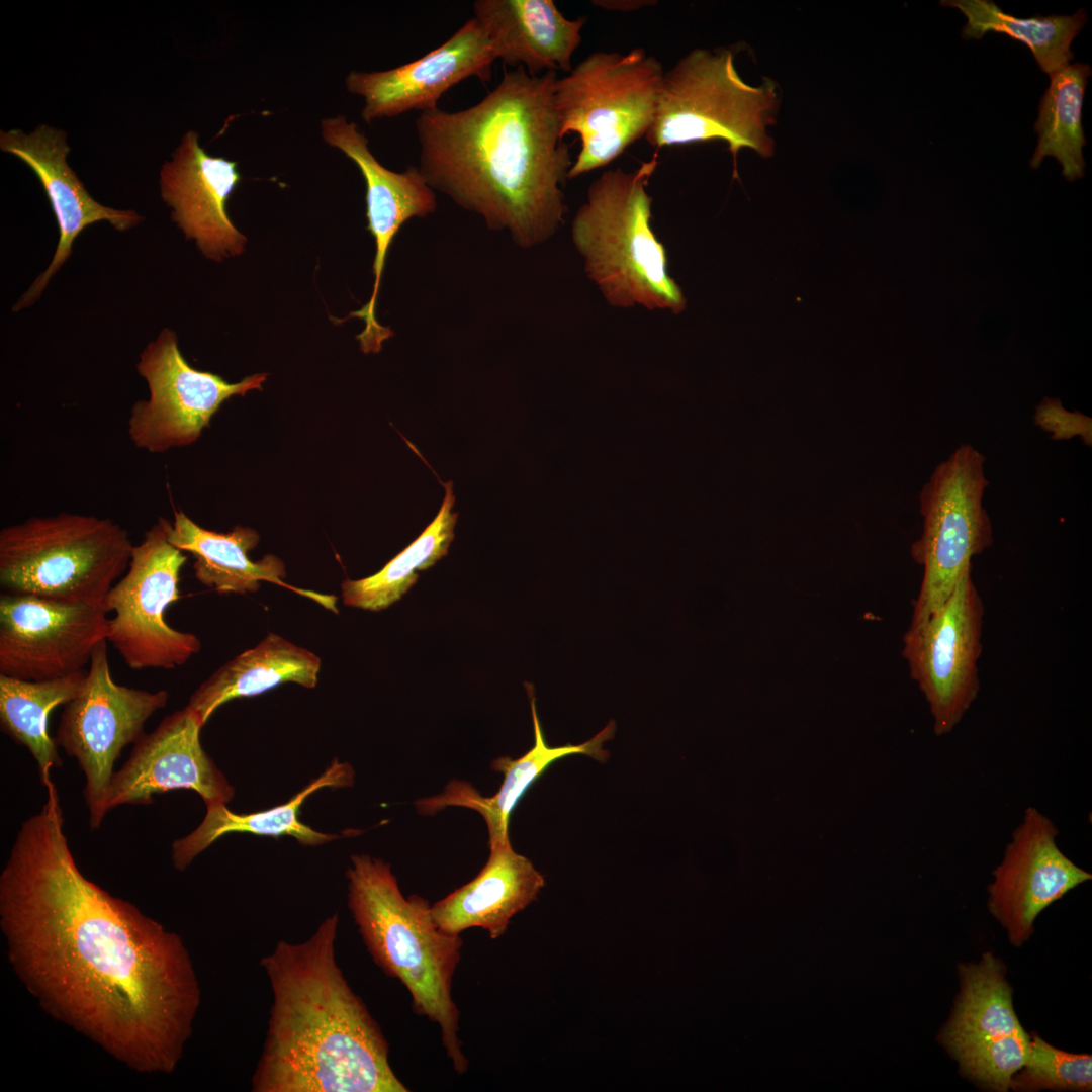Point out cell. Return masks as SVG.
Here are the masks:
<instances>
[{
  "label": "cell",
  "mask_w": 1092,
  "mask_h": 1092,
  "mask_svg": "<svg viewBox=\"0 0 1092 1092\" xmlns=\"http://www.w3.org/2000/svg\"><path fill=\"white\" fill-rule=\"evenodd\" d=\"M0 875L8 959L55 1018L141 1073L170 1074L201 1003L182 938L79 870L55 784Z\"/></svg>",
  "instance_id": "1"
},
{
  "label": "cell",
  "mask_w": 1092,
  "mask_h": 1092,
  "mask_svg": "<svg viewBox=\"0 0 1092 1092\" xmlns=\"http://www.w3.org/2000/svg\"><path fill=\"white\" fill-rule=\"evenodd\" d=\"M557 78L505 70L476 104L437 107L415 122L427 184L526 249L548 241L567 213L562 187L573 162L554 106Z\"/></svg>",
  "instance_id": "2"
},
{
  "label": "cell",
  "mask_w": 1092,
  "mask_h": 1092,
  "mask_svg": "<svg viewBox=\"0 0 1092 1092\" xmlns=\"http://www.w3.org/2000/svg\"><path fill=\"white\" fill-rule=\"evenodd\" d=\"M339 915L260 960L272 993L253 1092H407L389 1046L336 959Z\"/></svg>",
  "instance_id": "3"
},
{
  "label": "cell",
  "mask_w": 1092,
  "mask_h": 1092,
  "mask_svg": "<svg viewBox=\"0 0 1092 1092\" xmlns=\"http://www.w3.org/2000/svg\"><path fill=\"white\" fill-rule=\"evenodd\" d=\"M346 877L348 907L372 960L406 988L417 1014L439 1025L453 1069L466 1072L468 1060L458 1036L460 1013L452 997L461 936L437 927L428 900L405 898L382 859L353 855Z\"/></svg>",
  "instance_id": "4"
},
{
  "label": "cell",
  "mask_w": 1092,
  "mask_h": 1092,
  "mask_svg": "<svg viewBox=\"0 0 1092 1092\" xmlns=\"http://www.w3.org/2000/svg\"><path fill=\"white\" fill-rule=\"evenodd\" d=\"M658 155L627 171H605L589 186L571 225L584 271L614 307L681 313L687 298L668 274L664 246L651 228L648 182Z\"/></svg>",
  "instance_id": "5"
},
{
  "label": "cell",
  "mask_w": 1092,
  "mask_h": 1092,
  "mask_svg": "<svg viewBox=\"0 0 1092 1092\" xmlns=\"http://www.w3.org/2000/svg\"><path fill=\"white\" fill-rule=\"evenodd\" d=\"M133 544L110 518L62 512L0 531L2 593L103 606L127 570Z\"/></svg>",
  "instance_id": "6"
},
{
  "label": "cell",
  "mask_w": 1092,
  "mask_h": 1092,
  "mask_svg": "<svg viewBox=\"0 0 1092 1092\" xmlns=\"http://www.w3.org/2000/svg\"><path fill=\"white\" fill-rule=\"evenodd\" d=\"M778 105L775 85L751 86L739 76L729 50L695 49L664 72L648 144L663 147L722 140L733 159L749 148L763 158L774 152L767 127Z\"/></svg>",
  "instance_id": "7"
},
{
  "label": "cell",
  "mask_w": 1092,
  "mask_h": 1092,
  "mask_svg": "<svg viewBox=\"0 0 1092 1092\" xmlns=\"http://www.w3.org/2000/svg\"><path fill=\"white\" fill-rule=\"evenodd\" d=\"M664 72L654 56L635 48L594 52L557 78L554 106L560 136L576 133L580 141L568 179L609 165L645 136Z\"/></svg>",
  "instance_id": "8"
},
{
  "label": "cell",
  "mask_w": 1092,
  "mask_h": 1092,
  "mask_svg": "<svg viewBox=\"0 0 1092 1092\" xmlns=\"http://www.w3.org/2000/svg\"><path fill=\"white\" fill-rule=\"evenodd\" d=\"M984 463L983 454L962 444L934 468L921 491L923 531L913 556L923 566V577L910 628L939 608L971 571L972 558L992 545V524L983 506L989 484Z\"/></svg>",
  "instance_id": "9"
},
{
  "label": "cell",
  "mask_w": 1092,
  "mask_h": 1092,
  "mask_svg": "<svg viewBox=\"0 0 1092 1092\" xmlns=\"http://www.w3.org/2000/svg\"><path fill=\"white\" fill-rule=\"evenodd\" d=\"M159 517L133 545L128 568L107 593V642L131 669H173L201 648L199 638L172 628L168 607L179 600V575L187 557L167 537Z\"/></svg>",
  "instance_id": "10"
},
{
  "label": "cell",
  "mask_w": 1092,
  "mask_h": 1092,
  "mask_svg": "<svg viewBox=\"0 0 1092 1092\" xmlns=\"http://www.w3.org/2000/svg\"><path fill=\"white\" fill-rule=\"evenodd\" d=\"M165 690L150 692L116 684L111 675L107 640L91 656L80 693L64 705L55 741L75 758L85 776L83 795L91 829L101 826L104 802L115 760L144 734L147 720L167 705Z\"/></svg>",
  "instance_id": "11"
},
{
  "label": "cell",
  "mask_w": 1092,
  "mask_h": 1092,
  "mask_svg": "<svg viewBox=\"0 0 1092 1092\" xmlns=\"http://www.w3.org/2000/svg\"><path fill=\"white\" fill-rule=\"evenodd\" d=\"M984 613L970 571L939 608L905 637L904 655L928 703L938 737L953 731L978 697Z\"/></svg>",
  "instance_id": "12"
},
{
  "label": "cell",
  "mask_w": 1092,
  "mask_h": 1092,
  "mask_svg": "<svg viewBox=\"0 0 1092 1092\" xmlns=\"http://www.w3.org/2000/svg\"><path fill=\"white\" fill-rule=\"evenodd\" d=\"M136 369L148 384L149 397L133 403L127 432L136 448L150 453L192 444L224 400L261 389L266 380L262 373L229 383L192 368L168 328L143 350Z\"/></svg>",
  "instance_id": "13"
},
{
  "label": "cell",
  "mask_w": 1092,
  "mask_h": 1092,
  "mask_svg": "<svg viewBox=\"0 0 1092 1092\" xmlns=\"http://www.w3.org/2000/svg\"><path fill=\"white\" fill-rule=\"evenodd\" d=\"M958 970L960 993L939 1040L969 1080L1006 1092L1025 1062L1030 1036L1014 1011L1005 968L986 952L979 963Z\"/></svg>",
  "instance_id": "14"
},
{
  "label": "cell",
  "mask_w": 1092,
  "mask_h": 1092,
  "mask_svg": "<svg viewBox=\"0 0 1092 1092\" xmlns=\"http://www.w3.org/2000/svg\"><path fill=\"white\" fill-rule=\"evenodd\" d=\"M107 634L103 606L2 593L0 674L37 681L83 671Z\"/></svg>",
  "instance_id": "15"
},
{
  "label": "cell",
  "mask_w": 1092,
  "mask_h": 1092,
  "mask_svg": "<svg viewBox=\"0 0 1092 1092\" xmlns=\"http://www.w3.org/2000/svg\"><path fill=\"white\" fill-rule=\"evenodd\" d=\"M1059 830L1034 807H1027L1006 844L1002 861L988 886V909L1019 946L1033 932L1036 917L1092 875L1065 855Z\"/></svg>",
  "instance_id": "16"
},
{
  "label": "cell",
  "mask_w": 1092,
  "mask_h": 1092,
  "mask_svg": "<svg viewBox=\"0 0 1092 1092\" xmlns=\"http://www.w3.org/2000/svg\"><path fill=\"white\" fill-rule=\"evenodd\" d=\"M321 133L328 145L338 148L355 162L365 180L367 229L374 238L376 248L372 267L374 284L369 301L347 318L354 316L364 321L365 327L356 337L360 348L366 354L378 353L382 343L393 335L375 316L389 247L404 222L435 212V191L427 184L418 167L408 166L403 172H394L381 165L369 150L367 138L345 116L323 119Z\"/></svg>",
  "instance_id": "17"
},
{
  "label": "cell",
  "mask_w": 1092,
  "mask_h": 1092,
  "mask_svg": "<svg viewBox=\"0 0 1092 1092\" xmlns=\"http://www.w3.org/2000/svg\"><path fill=\"white\" fill-rule=\"evenodd\" d=\"M202 727L187 705L166 716L150 734L144 733L127 761L112 776L105 811L121 805H149L155 795L177 789L195 791L205 805L230 802L234 788L202 748Z\"/></svg>",
  "instance_id": "18"
},
{
  "label": "cell",
  "mask_w": 1092,
  "mask_h": 1092,
  "mask_svg": "<svg viewBox=\"0 0 1092 1092\" xmlns=\"http://www.w3.org/2000/svg\"><path fill=\"white\" fill-rule=\"evenodd\" d=\"M495 61L485 31L472 17L423 57L385 71H351L345 84L350 93L363 98L361 116L370 123L408 111L433 110L461 81L471 77L489 81Z\"/></svg>",
  "instance_id": "19"
},
{
  "label": "cell",
  "mask_w": 1092,
  "mask_h": 1092,
  "mask_svg": "<svg viewBox=\"0 0 1092 1092\" xmlns=\"http://www.w3.org/2000/svg\"><path fill=\"white\" fill-rule=\"evenodd\" d=\"M0 148L22 160L40 181L59 226V242L52 262L23 294L13 310L32 304L48 282L71 256L72 244L88 225L107 220L119 232L143 220L132 210H118L98 203L66 162L70 152L66 133L49 125L32 132L0 131Z\"/></svg>",
  "instance_id": "20"
},
{
  "label": "cell",
  "mask_w": 1092,
  "mask_h": 1092,
  "mask_svg": "<svg viewBox=\"0 0 1092 1092\" xmlns=\"http://www.w3.org/2000/svg\"><path fill=\"white\" fill-rule=\"evenodd\" d=\"M240 180L236 162L209 156L193 130L184 134L173 160L161 170V195L173 209V221L212 260L240 255L244 249L247 239L226 213V201Z\"/></svg>",
  "instance_id": "21"
},
{
  "label": "cell",
  "mask_w": 1092,
  "mask_h": 1092,
  "mask_svg": "<svg viewBox=\"0 0 1092 1092\" xmlns=\"http://www.w3.org/2000/svg\"><path fill=\"white\" fill-rule=\"evenodd\" d=\"M472 6L496 60L531 75L572 69L585 17H564L552 0H476Z\"/></svg>",
  "instance_id": "22"
},
{
  "label": "cell",
  "mask_w": 1092,
  "mask_h": 1092,
  "mask_svg": "<svg viewBox=\"0 0 1092 1092\" xmlns=\"http://www.w3.org/2000/svg\"><path fill=\"white\" fill-rule=\"evenodd\" d=\"M489 857L467 884L431 905L437 927L451 935L478 927L491 939L506 932L511 919L536 900L545 885L543 875L509 840L489 844Z\"/></svg>",
  "instance_id": "23"
},
{
  "label": "cell",
  "mask_w": 1092,
  "mask_h": 1092,
  "mask_svg": "<svg viewBox=\"0 0 1092 1092\" xmlns=\"http://www.w3.org/2000/svg\"><path fill=\"white\" fill-rule=\"evenodd\" d=\"M167 537L174 547L194 556L196 579L219 594L255 593L260 588V581H268L339 613L336 596L284 582L286 570L280 558L269 554L259 561H252L248 552L257 546L259 535L251 528L237 526L229 533H217L200 527L184 512L175 511L173 523L169 521L167 526Z\"/></svg>",
  "instance_id": "24"
},
{
  "label": "cell",
  "mask_w": 1092,
  "mask_h": 1092,
  "mask_svg": "<svg viewBox=\"0 0 1092 1092\" xmlns=\"http://www.w3.org/2000/svg\"><path fill=\"white\" fill-rule=\"evenodd\" d=\"M525 685L528 687L531 701L535 744L518 759L503 756L491 762L493 770L504 774L498 792L492 797H482L468 783L453 780L442 794L418 801L416 806L420 813L433 814L449 806L470 808L483 817L488 829L489 844L509 840V821L512 811L524 793L550 764L572 754H584L601 762L608 759L609 752L603 749L602 745L605 741L612 739L615 734L616 724L613 720L584 743L549 747L545 742L537 717L533 688L530 684Z\"/></svg>",
  "instance_id": "25"
},
{
  "label": "cell",
  "mask_w": 1092,
  "mask_h": 1092,
  "mask_svg": "<svg viewBox=\"0 0 1092 1092\" xmlns=\"http://www.w3.org/2000/svg\"><path fill=\"white\" fill-rule=\"evenodd\" d=\"M320 669L318 656L271 632L215 670L191 695L188 706L204 726L231 700L257 696L285 682L314 688Z\"/></svg>",
  "instance_id": "26"
},
{
  "label": "cell",
  "mask_w": 1092,
  "mask_h": 1092,
  "mask_svg": "<svg viewBox=\"0 0 1092 1092\" xmlns=\"http://www.w3.org/2000/svg\"><path fill=\"white\" fill-rule=\"evenodd\" d=\"M354 770L347 762L335 759L317 779L298 792L288 802L269 810L236 814L225 804L206 805L200 825L172 845V860L176 870L184 871L193 859L219 837L231 832H248L260 836H291L304 845H320L338 838L335 834L318 832L299 820L301 804L315 791L331 787H350Z\"/></svg>",
  "instance_id": "27"
},
{
  "label": "cell",
  "mask_w": 1092,
  "mask_h": 1092,
  "mask_svg": "<svg viewBox=\"0 0 1092 1092\" xmlns=\"http://www.w3.org/2000/svg\"><path fill=\"white\" fill-rule=\"evenodd\" d=\"M87 669L48 680H23L0 674L1 731L25 746L47 788L51 770L62 766L55 738L48 731L50 713L74 699L82 690Z\"/></svg>",
  "instance_id": "28"
},
{
  "label": "cell",
  "mask_w": 1092,
  "mask_h": 1092,
  "mask_svg": "<svg viewBox=\"0 0 1092 1092\" xmlns=\"http://www.w3.org/2000/svg\"><path fill=\"white\" fill-rule=\"evenodd\" d=\"M443 485L445 496L437 516L415 541L377 573L342 582L345 605L369 611L386 609L417 582L421 570L432 567L447 555L458 514L452 512L455 502L453 483L449 481Z\"/></svg>",
  "instance_id": "29"
},
{
  "label": "cell",
  "mask_w": 1092,
  "mask_h": 1092,
  "mask_svg": "<svg viewBox=\"0 0 1092 1092\" xmlns=\"http://www.w3.org/2000/svg\"><path fill=\"white\" fill-rule=\"evenodd\" d=\"M942 6L959 9L967 18L965 39H981L988 32L1003 33L1027 46L1038 67L1051 75L1074 58L1071 43L1088 21L1086 12L1072 15L1016 17L990 0H942Z\"/></svg>",
  "instance_id": "30"
},
{
  "label": "cell",
  "mask_w": 1092,
  "mask_h": 1092,
  "mask_svg": "<svg viewBox=\"0 0 1092 1092\" xmlns=\"http://www.w3.org/2000/svg\"><path fill=\"white\" fill-rule=\"evenodd\" d=\"M1089 64H1069L1051 74L1050 85L1040 99L1038 117L1034 123L1037 146L1029 162L1038 168L1046 156L1056 158L1063 176L1069 181L1083 177L1085 161L1082 148L1086 145L1082 125V107Z\"/></svg>",
  "instance_id": "31"
},
{
  "label": "cell",
  "mask_w": 1092,
  "mask_h": 1092,
  "mask_svg": "<svg viewBox=\"0 0 1092 1092\" xmlns=\"http://www.w3.org/2000/svg\"><path fill=\"white\" fill-rule=\"evenodd\" d=\"M1010 1088L1023 1092L1090 1091L1092 1057L1061 1051L1034 1034L1030 1036L1025 1062L1013 1075Z\"/></svg>",
  "instance_id": "32"
},
{
  "label": "cell",
  "mask_w": 1092,
  "mask_h": 1092,
  "mask_svg": "<svg viewBox=\"0 0 1092 1092\" xmlns=\"http://www.w3.org/2000/svg\"><path fill=\"white\" fill-rule=\"evenodd\" d=\"M1035 424L1049 432L1055 440H1067L1080 437L1084 444L1091 446V419L1080 413H1072L1063 407L1056 399H1044L1036 408Z\"/></svg>",
  "instance_id": "33"
},
{
  "label": "cell",
  "mask_w": 1092,
  "mask_h": 1092,
  "mask_svg": "<svg viewBox=\"0 0 1092 1092\" xmlns=\"http://www.w3.org/2000/svg\"><path fill=\"white\" fill-rule=\"evenodd\" d=\"M598 7L611 11H634L648 5L656 4V1L648 0H600L592 1Z\"/></svg>",
  "instance_id": "34"
}]
</instances>
